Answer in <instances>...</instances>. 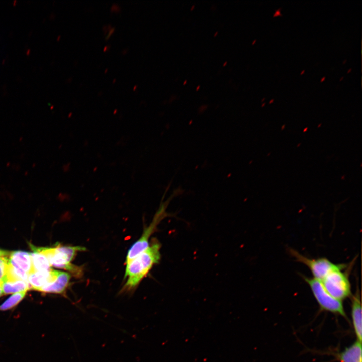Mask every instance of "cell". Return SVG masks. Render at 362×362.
Returning <instances> with one entry per match:
<instances>
[{"mask_svg":"<svg viewBox=\"0 0 362 362\" xmlns=\"http://www.w3.org/2000/svg\"><path fill=\"white\" fill-rule=\"evenodd\" d=\"M161 244L154 238L150 245L135 258L126 264L124 278L126 282L123 291H130L135 288L161 259Z\"/></svg>","mask_w":362,"mask_h":362,"instance_id":"obj_1","label":"cell"},{"mask_svg":"<svg viewBox=\"0 0 362 362\" xmlns=\"http://www.w3.org/2000/svg\"><path fill=\"white\" fill-rule=\"evenodd\" d=\"M32 249L44 254L48 259L51 266L67 270L76 277H80L82 269L80 266L74 265L71 261L77 252L85 250L81 246H63L57 245L53 247H36L31 245Z\"/></svg>","mask_w":362,"mask_h":362,"instance_id":"obj_2","label":"cell"},{"mask_svg":"<svg viewBox=\"0 0 362 362\" xmlns=\"http://www.w3.org/2000/svg\"><path fill=\"white\" fill-rule=\"evenodd\" d=\"M179 193L178 189L174 190L170 197L164 202H163L162 198L159 207L154 215L152 222L148 227L145 228L140 238L131 246L128 250L126 259V264L129 263L149 246V238L156 230L157 227L160 221L169 216L166 211L169 203L174 196L178 195Z\"/></svg>","mask_w":362,"mask_h":362,"instance_id":"obj_3","label":"cell"},{"mask_svg":"<svg viewBox=\"0 0 362 362\" xmlns=\"http://www.w3.org/2000/svg\"><path fill=\"white\" fill-rule=\"evenodd\" d=\"M345 268L333 270L320 281L325 289L331 296L341 301L351 295L348 273L347 271H342Z\"/></svg>","mask_w":362,"mask_h":362,"instance_id":"obj_4","label":"cell"},{"mask_svg":"<svg viewBox=\"0 0 362 362\" xmlns=\"http://www.w3.org/2000/svg\"><path fill=\"white\" fill-rule=\"evenodd\" d=\"M303 278L310 287L322 310L346 317L342 301L331 296L325 289L320 281L314 278H311L304 276Z\"/></svg>","mask_w":362,"mask_h":362,"instance_id":"obj_5","label":"cell"},{"mask_svg":"<svg viewBox=\"0 0 362 362\" xmlns=\"http://www.w3.org/2000/svg\"><path fill=\"white\" fill-rule=\"evenodd\" d=\"M289 251L297 261L309 268L313 278L319 281H322L330 272L338 268H345L348 266L346 264H334L326 258H309L293 249H289Z\"/></svg>","mask_w":362,"mask_h":362,"instance_id":"obj_6","label":"cell"},{"mask_svg":"<svg viewBox=\"0 0 362 362\" xmlns=\"http://www.w3.org/2000/svg\"><path fill=\"white\" fill-rule=\"evenodd\" d=\"M58 271L52 269L46 272L32 271L29 274L27 280L30 288L39 291L56 279Z\"/></svg>","mask_w":362,"mask_h":362,"instance_id":"obj_7","label":"cell"},{"mask_svg":"<svg viewBox=\"0 0 362 362\" xmlns=\"http://www.w3.org/2000/svg\"><path fill=\"white\" fill-rule=\"evenodd\" d=\"M358 285L354 295L352 297L351 316L355 334L358 340L361 342V306L360 294Z\"/></svg>","mask_w":362,"mask_h":362,"instance_id":"obj_8","label":"cell"},{"mask_svg":"<svg viewBox=\"0 0 362 362\" xmlns=\"http://www.w3.org/2000/svg\"><path fill=\"white\" fill-rule=\"evenodd\" d=\"M9 262L28 275L33 270L31 254L22 251L10 252Z\"/></svg>","mask_w":362,"mask_h":362,"instance_id":"obj_9","label":"cell"},{"mask_svg":"<svg viewBox=\"0 0 362 362\" xmlns=\"http://www.w3.org/2000/svg\"><path fill=\"white\" fill-rule=\"evenodd\" d=\"M70 279V275L69 273L59 270L56 279L52 283L42 287L39 291L63 294L68 286Z\"/></svg>","mask_w":362,"mask_h":362,"instance_id":"obj_10","label":"cell"},{"mask_svg":"<svg viewBox=\"0 0 362 362\" xmlns=\"http://www.w3.org/2000/svg\"><path fill=\"white\" fill-rule=\"evenodd\" d=\"M361 342L357 340L339 356L341 362H361Z\"/></svg>","mask_w":362,"mask_h":362,"instance_id":"obj_11","label":"cell"},{"mask_svg":"<svg viewBox=\"0 0 362 362\" xmlns=\"http://www.w3.org/2000/svg\"><path fill=\"white\" fill-rule=\"evenodd\" d=\"M1 286L3 294L27 291L30 288L28 283L21 280H4L1 284Z\"/></svg>","mask_w":362,"mask_h":362,"instance_id":"obj_12","label":"cell"},{"mask_svg":"<svg viewBox=\"0 0 362 362\" xmlns=\"http://www.w3.org/2000/svg\"><path fill=\"white\" fill-rule=\"evenodd\" d=\"M33 250L34 252L31 254L33 270L46 272L51 269V265L47 257L41 252Z\"/></svg>","mask_w":362,"mask_h":362,"instance_id":"obj_13","label":"cell"},{"mask_svg":"<svg viewBox=\"0 0 362 362\" xmlns=\"http://www.w3.org/2000/svg\"><path fill=\"white\" fill-rule=\"evenodd\" d=\"M27 291L14 293L0 304V311L10 310L17 306L25 297Z\"/></svg>","mask_w":362,"mask_h":362,"instance_id":"obj_14","label":"cell"},{"mask_svg":"<svg viewBox=\"0 0 362 362\" xmlns=\"http://www.w3.org/2000/svg\"><path fill=\"white\" fill-rule=\"evenodd\" d=\"M9 252L3 251L0 254V285L3 282L7 274L8 262Z\"/></svg>","mask_w":362,"mask_h":362,"instance_id":"obj_15","label":"cell"},{"mask_svg":"<svg viewBox=\"0 0 362 362\" xmlns=\"http://www.w3.org/2000/svg\"><path fill=\"white\" fill-rule=\"evenodd\" d=\"M114 30H115V28L113 27L110 30L109 33H108V35H107V37L106 38V39H107L108 37H109V36L113 32Z\"/></svg>","mask_w":362,"mask_h":362,"instance_id":"obj_16","label":"cell"},{"mask_svg":"<svg viewBox=\"0 0 362 362\" xmlns=\"http://www.w3.org/2000/svg\"><path fill=\"white\" fill-rule=\"evenodd\" d=\"M3 294L1 286L0 285V297Z\"/></svg>","mask_w":362,"mask_h":362,"instance_id":"obj_17","label":"cell"},{"mask_svg":"<svg viewBox=\"0 0 362 362\" xmlns=\"http://www.w3.org/2000/svg\"><path fill=\"white\" fill-rule=\"evenodd\" d=\"M107 47V46H105V47L104 48V51H106Z\"/></svg>","mask_w":362,"mask_h":362,"instance_id":"obj_18","label":"cell"},{"mask_svg":"<svg viewBox=\"0 0 362 362\" xmlns=\"http://www.w3.org/2000/svg\"><path fill=\"white\" fill-rule=\"evenodd\" d=\"M136 87H137V85H135V86H134V87L133 89H134H134H136Z\"/></svg>","mask_w":362,"mask_h":362,"instance_id":"obj_19","label":"cell"},{"mask_svg":"<svg viewBox=\"0 0 362 362\" xmlns=\"http://www.w3.org/2000/svg\"><path fill=\"white\" fill-rule=\"evenodd\" d=\"M194 5H193V6L192 7V8H191V10H192V9H193V8H194Z\"/></svg>","mask_w":362,"mask_h":362,"instance_id":"obj_20","label":"cell"},{"mask_svg":"<svg viewBox=\"0 0 362 362\" xmlns=\"http://www.w3.org/2000/svg\"><path fill=\"white\" fill-rule=\"evenodd\" d=\"M226 63H227V62H225L224 63L223 66H225V65L226 64Z\"/></svg>","mask_w":362,"mask_h":362,"instance_id":"obj_21","label":"cell"},{"mask_svg":"<svg viewBox=\"0 0 362 362\" xmlns=\"http://www.w3.org/2000/svg\"><path fill=\"white\" fill-rule=\"evenodd\" d=\"M199 87H200V86H198L197 87L196 89H197V90L198 89Z\"/></svg>","mask_w":362,"mask_h":362,"instance_id":"obj_22","label":"cell"},{"mask_svg":"<svg viewBox=\"0 0 362 362\" xmlns=\"http://www.w3.org/2000/svg\"><path fill=\"white\" fill-rule=\"evenodd\" d=\"M3 251V250H0V254L2 253Z\"/></svg>","mask_w":362,"mask_h":362,"instance_id":"obj_23","label":"cell"},{"mask_svg":"<svg viewBox=\"0 0 362 362\" xmlns=\"http://www.w3.org/2000/svg\"><path fill=\"white\" fill-rule=\"evenodd\" d=\"M217 33H218V32H216V33H215V35H214V36H216V34H217Z\"/></svg>","mask_w":362,"mask_h":362,"instance_id":"obj_24","label":"cell"},{"mask_svg":"<svg viewBox=\"0 0 362 362\" xmlns=\"http://www.w3.org/2000/svg\"><path fill=\"white\" fill-rule=\"evenodd\" d=\"M107 69H107V68H106V70H105V73H106V71H107Z\"/></svg>","mask_w":362,"mask_h":362,"instance_id":"obj_25","label":"cell"},{"mask_svg":"<svg viewBox=\"0 0 362 362\" xmlns=\"http://www.w3.org/2000/svg\"><path fill=\"white\" fill-rule=\"evenodd\" d=\"M186 81H187V80H185V82H184V84H185L186 83Z\"/></svg>","mask_w":362,"mask_h":362,"instance_id":"obj_26","label":"cell"},{"mask_svg":"<svg viewBox=\"0 0 362 362\" xmlns=\"http://www.w3.org/2000/svg\"><path fill=\"white\" fill-rule=\"evenodd\" d=\"M115 80H116L115 79H114L113 80H114V81H113V83L115 81Z\"/></svg>","mask_w":362,"mask_h":362,"instance_id":"obj_27","label":"cell"}]
</instances>
